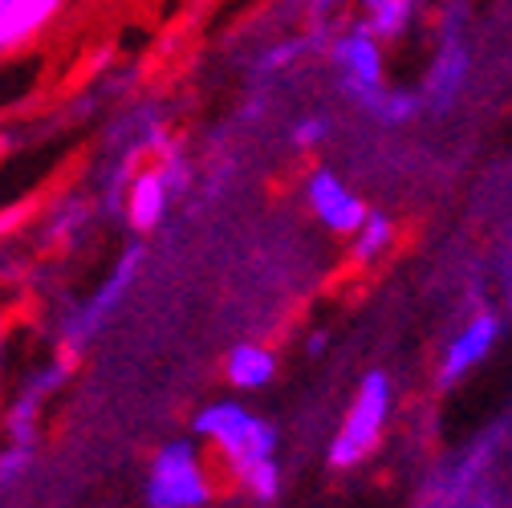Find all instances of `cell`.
<instances>
[{"instance_id": "obj_1", "label": "cell", "mask_w": 512, "mask_h": 508, "mask_svg": "<svg viewBox=\"0 0 512 508\" xmlns=\"http://www.w3.org/2000/svg\"><path fill=\"white\" fill-rule=\"evenodd\" d=\"M191 439H196L200 448H212L232 468V476L256 460L277 456V427L236 399L204 403L196 411V419H191Z\"/></svg>"}, {"instance_id": "obj_2", "label": "cell", "mask_w": 512, "mask_h": 508, "mask_svg": "<svg viewBox=\"0 0 512 508\" xmlns=\"http://www.w3.org/2000/svg\"><path fill=\"white\" fill-rule=\"evenodd\" d=\"M391 407H395V383L387 370H370L362 374V383L330 439L326 448V460L330 468L338 472H350L358 464H366L374 456V448L382 443V431H387V419H391Z\"/></svg>"}, {"instance_id": "obj_3", "label": "cell", "mask_w": 512, "mask_h": 508, "mask_svg": "<svg viewBox=\"0 0 512 508\" xmlns=\"http://www.w3.org/2000/svg\"><path fill=\"white\" fill-rule=\"evenodd\" d=\"M212 500V476L204 448L191 435L171 439L151 456L147 504L151 508H204Z\"/></svg>"}, {"instance_id": "obj_4", "label": "cell", "mask_w": 512, "mask_h": 508, "mask_svg": "<svg viewBox=\"0 0 512 508\" xmlns=\"http://www.w3.org/2000/svg\"><path fill=\"white\" fill-rule=\"evenodd\" d=\"M330 57H334V70H338V86L354 106L366 110V102L374 94L387 90V57H382V41L366 25L342 33L334 41Z\"/></svg>"}, {"instance_id": "obj_5", "label": "cell", "mask_w": 512, "mask_h": 508, "mask_svg": "<svg viewBox=\"0 0 512 508\" xmlns=\"http://www.w3.org/2000/svg\"><path fill=\"white\" fill-rule=\"evenodd\" d=\"M305 204H309V212H313V220L322 224L326 232H334V236H354V228L366 220V200L358 196V192H350L346 187V179L338 175V171H330V167H317V171H309V179H305Z\"/></svg>"}, {"instance_id": "obj_6", "label": "cell", "mask_w": 512, "mask_h": 508, "mask_svg": "<svg viewBox=\"0 0 512 508\" xmlns=\"http://www.w3.org/2000/svg\"><path fill=\"white\" fill-rule=\"evenodd\" d=\"M139 265H143V244H131L118 257V265L110 269V277L90 293V301L78 309V317H74V326H70V334H66V346L70 350H78L86 338H94L106 322H110V313L122 305V297H126V289L135 285V277H139Z\"/></svg>"}, {"instance_id": "obj_7", "label": "cell", "mask_w": 512, "mask_h": 508, "mask_svg": "<svg viewBox=\"0 0 512 508\" xmlns=\"http://www.w3.org/2000/svg\"><path fill=\"white\" fill-rule=\"evenodd\" d=\"M500 342V317L496 313H476L456 330V338L447 342L443 358H439V387H456L472 370H480L488 362V354Z\"/></svg>"}, {"instance_id": "obj_8", "label": "cell", "mask_w": 512, "mask_h": 508, "mask_svg": "<svg viewBox=\"0 0 512 508\" xmlns=\"http://www.w3.org/2000/svg\"><path fill=\"white\" fill-rule=\"evenodd\" d=\"M171 200H175V196H171L167 179L159 175V167H139L131 179H126L118 208H122L126 224H131L139 236H147V232H155V228L167 220Z\"/></svg>"}, {"instance_id": "obj_9", "label": "cell", "mask_w": 512, "mask_h": 508, "mask_svg": "<svg viewBox=\"0 0 512 508\" xmlns=\"http://www.w3.org/2000/svg\"><path fill=\"white\" fill-rule=\"evenodd\" d=\"M70 378V366L66 362H53V366H45L33 383L21 391V399L9 407V411H0V431H5V439L9 443H21V448H29L33 443V435H37V415H41V407H45V399L66 383Z\"/></svg>"}, {"instance_id": "obj_10", "label": "cell", "mask_w": 512, "mask_h": 508, "mask_svg": "<svg viewBox=\"0 0 512 508\" xmlns=\"http://www.w3.org/2000/svg\"><path fill=\"white\" fill-rule=\"evenodd\" d=\"M66 9V0H5L0 5V57L33 45Z\"/></svg>"}, {"instance_id": "obj_11", "label": "cell", "mask_w": 512, "mask_h": 508, "mask_svg": "<svg viewBox=\"0 0 512 508\" xmlns=\"http://www.w3.org/2000/svg\"><path fill=\"white\" fill-rule=\"evenodd\" d=\"M224 374L228 383L240 391V395H252V391H265L273 378H277V354L261 342H236L224 358Z\"/></svg>"}, {"instance_id": "obj_12", "label": "cell", "mask_w": 512, "mask_h": 508, "mask_svg": "<svg viewBox=\"0 0 512 508\" xmlns=\"http://www.w3.org/2000/svg\"><path fill=\"white\" fill-rule=\"evenodd\" d=\"M391 244H395V220L387 212H374V208L366 212V220L350 236V252H354L358 265H374L378 257H387Z\"/></svg>"}, {"instance_id": "obj_13", "label": "cell", "mask_w": 512, "mask_h": 508, "mask_svg": "<svg viewBox=\"0 0 512 508\" xmlns=\"http://www.w3.org/2000/svg\"><path fill=\"white\" fill-rule=\"evenodd\" d=\"M362 13H366V29L378 41H391L407 33V25L419 13V0H362Z\"/></svg>"}, {"instance_id": "obj_14", "label": "cell", "mask_w": 512, "mask_h": 508, "mask_svg": "<svg viewBox=\"0 0 512 508\" xmlns=\"http://www.w3.org/2000/svg\"><path fill=\"white\" fill-rule=\"evenodd\" d=\"M236 480H240V488H244L252 500H261V504H273V500L281 496V488H285V476H281L277 456L248 464L244 472H236Z\"/></svg>"}, {"instance_id": "obj_15", "label": "cell", "mask_w": 512, "mask_h": 508, "mask_svg": "<svg viewBox=\"0 0 512 508\" xmlns=\"http://www.w3.org/2000/svg\"><path fill=\"white\" fill-rule=\"evenodd\" d=\"M464 74H468V53H464V45L447 41V49H443L439 61H435V74H431V86H427V90H431L439 102H447V98H452V90H460Z\"/></svg>"}, {"instance_id": "obj_16", "label": "cell", "mask_w": 512, "mask_h": 508, "mask_svg": "<svg viewBox=\"0 0 512 508\" xmlns=\"http://www.w3.org/2000/svg\"><path fill=\"white\" fill-rule=\"evenodd\" d=\"M326 139H330V118H322V114H305V118L293 122V143H297L301 151L322 147Z\"/></svg>"}, {"instance_id": "obj_17", "label": "cell", "mask_w": 512, "mask_h": 508, "mask_svg": "<svg viewBox=\"0 0 512 508\" xmlns=\"http://www.w3.org/2000/svg\"><path fill=\"white\" fill-rule=\"evenodd\" d=\"M25 464H29V448H21V443H5L0 448V492L21 480Z\"/></svg>"}, {"instance_id": "obj_18", "label": "cell", "mask_w": 512, "mask_h": 508, "mask_svg": "<svg viewBox=\"0 0 512 508\" xmlns=\"http://www.w3.org/2000/svg\"><path fill=\"white\" fill-rule=\"evenodd\" d=\"M301 49H305L301 41H281L277 49H269V53L261 57V66H265V70H285L289 61H297V57H301Z\"/></svg>"}, {"instance_id": "obj_19", "label": "cell", "mask_w": 512, "mask_h": 508, "mask_svg": "<svg viewBox=\"0 0 512 508\" xmlns=\"http://www.w3.org/2000/svg\"><path fill=\"white\" fill-rule=\"evenodd\" d=\"M25 208H29V204H17L13 212H5V216H0V236H5L9 228H17V224H21V216H25Z\"/></svg>"}, {"instance_id": "obj_20", "label": "cell", "mask_w": 512, "mask_h": 508, "mask_svg": "<svg viewBox=\"0 0 512 508\" xmlns=\"http://www.w3.org/2000/svg\"><path fill=\"white\" fill-rule=\"evenodd\" d=\"M0 5H5V0H0Z\"/></svg>"}]
</instances>
